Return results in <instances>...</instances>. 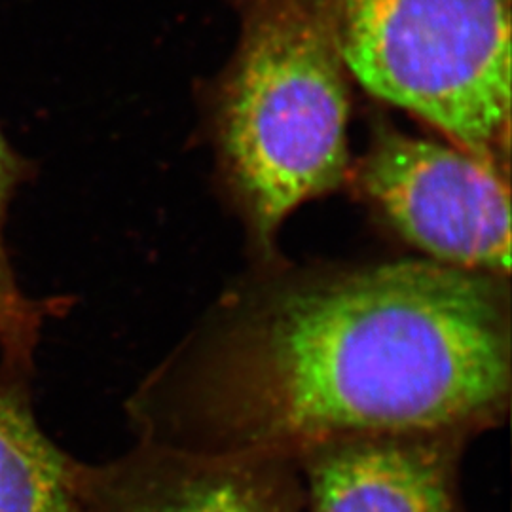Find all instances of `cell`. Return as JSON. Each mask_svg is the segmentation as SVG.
Instances as JSON below:
<instances>
[{"label": "cell", "mask_w": 512, "mask_h": 512, "mask_svg": "<svg viewBox=\"0 0 512 512\" xmlns=\"http://www.w3.org/2000/svg\"><path fill=\"white\" fill-rule=\"evenodd\" d=\"M507 296L488 275L401 262L234 310L129 393L135 440L203 458H289L321 440L448 431L511 414Z\"/></svg>", "instance_id": "6da1fadb"}, {"label": "cell", "mask_w": 512, "mask_h": 512, "mask_svg": "<svg viewBox=\"0 0 512 512\" xmlns=\"http://www.w3.org/2000/svg\"><path fill=\"white\" fill-rule=\"evenodd\" d=\"M348 107L327 2L260 0L222 114L226 160L260 238L344 179Z\"/></svg>", "instance_id": "7a4b0ae2"}, {"label": "cell", "mask_w": 512, "mask_h": 512, "mask_svg": "<svg viewBox=\"0 0 512 512\" xmlns=\"http://www.w3.org/2000/svg\"><path fill=\"white\" fill-rule=\"evenodd\" d=\"M366 90L494 164L511 118V0H325Z\"/></svg>", "instance_id": "3957f363"}, {"label": "cell", "mask_w": 512, "mask_h": 512, "mask_svg": "<svg viewBox=\"0 0 512 512\" xmlns=\"http://www.w3.org/2000/svg\"><path fill=\"white\" fill-rule=\"evenodd\" d=\"M361 183L397 232L442 266L509 274V186L492 162L380 131L361 165Z\"/></svg>", "instance_id": "277c9868"}, {"label": "cell", "mask_w": 512, "mask_h": 512, "mask_svg": "<svg viewBox=\"0 0 512 512\" xmlns=\"http://www.w3.org/2000/svg\"><path fill=\"white\" fill-rule=\"evenodd\" d=\"M80 512H304L294 459L203 458L135 440L103 463L78 459Z\"/></svg>", "instance_id": "5b68a950"}, {"label": "cell", "mask_w": 512, "mask_h": 512, "mask_svg": "<svg viewBox=\"0 0 512 512\" xmlns=\"http://www.w3.org/2000/svg\"><path fill=\"white\" fill-rule=\"evenodd\" d=\"M473 440L395 431L310 444L294 456L304 512H469L461 465Z\"/></svg>", "instance_id": "8992f818"}, {"label": "cell", "mask_w": 512, "mask_h": 512, "mask_svg": "<svg viewBox=\"0 0 512 512\" xmlns=\"http://www.w3.org/2000/svg\"><path fill=\"white\" fill-rule=\"evenodd\" d=\"M76 465L38 425L29 374L0 363V512H80Z\"/></svg>", "instance_id": "52a82bcc"}, {"label": "cell", "mask_w": 512, "mask_h": 512, "mask_svg": "<svg viewBox=\"0 0 512 512\" xmlns=\"http://www.w3.org/2000/svg\"><path fill=\"white\" fill-rule=\"evenodd\" d=\"M16 177L14 156L0 137V230L6 198ZM40 329V311L25 300L12 279L0 234V361L6 365L31 370L33 349Z\"/></svg>", "instance_id": "ba28073f"}]
</instances>
